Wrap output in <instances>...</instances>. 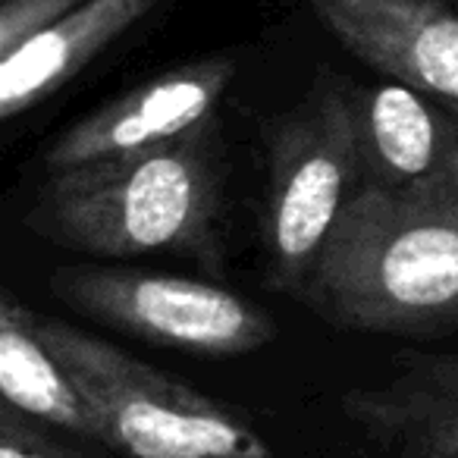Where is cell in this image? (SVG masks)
<instances>
[{
	"instance_id": "cell-2",
	"label": "cell",
	"mask_w": 458,
	"mask_h": 458,
	"mask_svg": "<svg viewBox=\"0 0 458 458\" xmlns=\"http://www.w3.org/2000/svg\"><path fill=\"white\" fill-rule=\"evenodd\" d=\"M216 182L204 126L120 157L47 173L26 214L35 236L91 258L204 255Z\"/></svg>"
},
{
	"instance_id": "cell-6",
	"label": "cell",
	"mask_w": 458,
	"mask_h": 458,
	"mask_svg": "<svg viewBox=\"0 0 458 458\" xmlns=\"http://www.w3.org/2000/svg\"><path fill=\"white\" fill-rule=\"evenodd\" d=\"M233 76L236 66L226 57L198 60L164 72L66 129L47 151L45 170L64 173L91 160L164 145L191 129H201L216 101L226 95Z\"/></svg>"
},
{
	"instance_id": "cell-12",
	"label": "cell",
	"mask_w": 458,
	"mask_h": 458,
	"mask_svg": "<svg viewBox=\"0 0 458 458\" xmlns=\"http://www.w3.org/2000/svg\"><path fill=\"white\" fill-rule=\"evenodd\" d=\"M89 0H7L0 7V57L13 54L20 45L60 22Z\"/></svg>"
},
{
	"instance_id": "cell-1",
	"label": "cell",
	"mask_w": 458,
	"mask_h": 458,
	"mask_svg": "<svg viewBox=\"0 0 458 458\" xmlns=\"http://www.w3.org/2000/svg\"><path fill=\"white\" fill-rule=\"evenodd\" d=\"M295 299L361 333L458 330V160L414 189L364 182Z\"/></svg>"
},
{
	"instance_id": "cell-9",
	"label": "cell",
	"mask_w": 458,
	"mask_h": 458,
	"mask_svg": "<svg viewBox=\"0 0 458 458\" xmlns=\"http://www.w3.org/2000/svg\"><path fill=\"white\" fill-rule=\"evenodd\" d=\"M157 4L160 0H89L0 57V116L13 120L35 107Z\"/></svg>"
},
{
	"instance_id": "cell-10",
	"label": "cell",
	"mask_w": 458,
	"mask_h": 458,
	"mask_svg": "<svg viewBox=\"0 0 458 458\" xmlns=\"http://www.w3.org/2000/svg\"><path fill=\"white\" fill-rule=\"evenodd\" d=\"M364 182L414 189L445 176L458 160V135L405 82L380 85L358 104Z\"/></svg>"
},
{
	"instance_id": "cell-7",
	"label": "cell",
	"mask_w": 458,
	"mask_h": 458,
	"mask_svg": "<svg viewBox=\"0 0 458 458\" xmlns=\"http://www.w3.org/2000/svg\"><path fill=\"white\" fill-rule=\"evenodd\" d=\"M364 64L458 110V10L443 0H308Z\"/></svg>"
},
{
	"instance_id": "cell-4",
	"label": "cell",
	"mask_w": 458,
	"mask_h": 458,
	"mask_svg": "<svg viewBox=\"0 0 458 458\" xmlns=\"http://www.w3.org/2000/svg\"><path fill=\"white\" fill-rule=\"evenodd\" d=\"M358 104L318 85L270 141L264 242L267 286L295 295L311 276L343 210L364 185Z\"/></svg>"
},
{
	"instance_id": "cell-5",
	"label": "cell",
	"mask_w": 458,
	"mask_h": 458,
	"mask_svg": "<svg viewBox=\"0 0 458 458\" xmlns=\"http://www.w3.org/2000/svg\"><path fill=\"white\" fill-rule=\"evenodd\" d=\"M47 286L72 311L157 345L242 355L274 339L261 308L214 283L85 264L60 267Z\"/></svg>"
},
{
	"instance_id": "cell-13",
	"label": "cell",
	"mask_w": 458,
	"mask_h": 458,
	"mask_svg": "<svg viewBox=\"0 0 458 458\" xmlns=\"http://www.w3.org/2000/svg\"><path fill=\"white\" fill-rule=\"evenodd\" d=\"M4 443H0V458H60L54 449H45L41 439H35V433L22 430L16 424V414H4V430H0Z\"/></svg>"
},
{
	"instance_id": "cell-11",
	"label": "cell",
	"mask_w": 458,
	"mask_h": 458,
	"mask_svg": "<svg viewBox=\"0 0 458 458\" xmlns=\"http://www.w3.org/2000/svg\"><path fill=\"white\" fill-rule=\"evenodd\" d=\"M0 389L16 411L35 414L47 424L101 443L95 408L45 345L38 314L16 305L13 295H4L0 301Z\"/></svg>"
},
{
	"instance_id": "cell-3",
	"label": "cell",
	"mask_w": 458,
	"mask_h": 458,
	"mask_svg": "<svg viewBox=\"0 0 458 458\" xmlns=\"http://www.w3.org/2000/svg\"><path fill=\"white\" fill-rule=\"evenodd\" d=\"M38 333L123 458H274L249 420L189 383L64 320L38 318Z\"/></svg>"
},
{
	"instance_id": "cell-8",
	"label": "cell",
	"mask_w": 458,
	"mask_h": 458,
	"mask_svg": "<svg viewBox=\"0 0 458 458\" xmlns=\"http://www.w3.org/2000/svg\"><path fill=\"white\" fill-rule=\"evenodd\" d=\"M383 383L343 395V411L389 458H458V355L405 352Z\"/></svg>"
}]
</instances>
